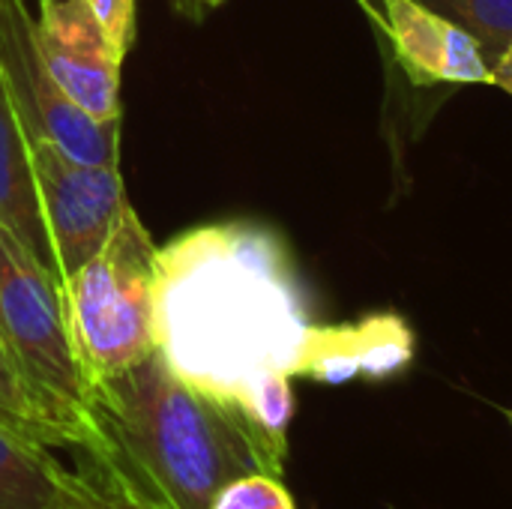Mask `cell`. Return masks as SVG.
Wrapping results in <instances>:
<instances>
[{
    "instance_id": "cell-1",
    "label": "cell",
    "mask_w": 512,
    "mask_h": 509,
    "mask_svg": "<svg viewBox=\"0 0 512 509\" xmlns=\"http://www.w3.org/2000/svg\"><path fill=\"white\" fill-rule=\"evenodd\" d=\"M309 306L285 240L255 222L189 228L156 255V351L186 384L246 402L297 378Z\"/></svg>"
},
{
    "instance_id": "cell-2",
    "label": "cell",
    "mask_w": 512,
    "mask_h": 509,
    "mask_svg": "<svg viewBox=\"0 0 512 509\" xmlns=\"http://www.w3.org/2000/svg\"><path fill=\"white\" fill-rule=\"evenodd\" d=\"M93 420L105 462L156 509H210L228 483L282 477L288 462V441L240 402L186 384L159 351L93 387Z\"/></svg>"
},
{
    "instance_id": "cell-3",
    "label": "cell",
    "mask_w": 512,
    "mask_h": 509,
    "mask_svg": "<svg viewBox=\"0 0 512 509\" xmlns=\"http://www.w3.org/2000/svg\"><path fill=\"white\" fill-rule=\"evenodd\" d=\"M0 345L78 456H108L93 420V393L75 357L63 285L54 270L0 225Z\"/></svg>"
},
{
    "instance_id": "cell-4",
    "label": "cell",
    "mask_w": 512,
    "mask_h": 509,
    "mask_svg": "<svg viewBox=\"0 0 512 509\" xmlns=\"http://www.w3.org/2000/svg\"><path fill=\"white\" fill-rule=\"evenodd\" d=\"M156 255L159 246L129 204L102 249L63 282L69 333L90 393L156 354Z\"/></svg>"
},
{
    "instance_id": "cell-5",
    "label": "cell",
    "mask_w": 512,
    "mask_h": 509,
    "mask_svg": "<svg viewBox=\"0 0 512 509\" xmlns=\"http://www.w3.org/2000/svg\"><path fill=\"white\" fill-rule=\"evenodd\" d=\"M0 78L30 144L48 141L84 165H120V120H93L63 93L39 54L36 18L21 0H0Z\"/></svg>"
},
{
    "instance_id": "cell-6",
    "label": "cell",
    "mask_w": 512,
    "mask_h": 509,
    "mask_svg": "<svg viewBox=\"0 0 512 509\" xmlns=\"http://www.w3.org/2000/svg\"><path fill=\"white\" fill-rule=\"evenodd\" d=\"M42 222L60 285L78 273L108 240L129 207L120 165H84L48 141H27Z\"/></svg>"
},
{
    "instance_id": "cell-7",
    "label": "cell",
    "mask_w": 512,
    "mask_h": 509,
    "mask_svg": "<svg viewBox=\"0 0 512 509\" xmlns=\"http://www.w3.org/2000/svg\"><path fill=\"white\" fill-rule=\"evenodd\" d=\"M36 42L48 72L81 111L102 123L123 117V60L111 51L99 21L84 0L39 9Z\"/></svg>"
},
{
    "instance_id": "cell-8",
    "label": "cell",
    "mask_w": 512,
    "mask_h": 509,
    "mask_svg": "<svg viewBox=\"0 0 512 509\" xmlns=\"http://www.w3.org/2000/svg\"><path fill=\"white\" fill-rule=\"evenodd\" d=\"M396 57L417 84H492V66L459 21L423 0H384Z\"/></svg>"
},
{
    "instance_id": "cell-9",
    "label": "cell",
    "mask_w": 512,
    "mask_h": 509,
    "mask_svg": "<svg viewBox=\"0 0 512 509\" xmlns=\"http://www.w3.org/2000/svg\"><path fill=\"white\" fill-rule=\"evenodd\" d=\"M414 357L411 327L393 315H366L351 324H312L297 363V378L345 384L354 378H387Z\"/></svg>"
},
{
    "instance_id": "cell-10",
    "label": "cell",
    "mask_w": 512,
    "mask_h": 509,
    "mask_svg": "<svg viewBox=\"0 0 512 509\" xmlns=\"http://www.w3.org/2000/svg\"><path fill=\"white\" fill-rule=\"evenodd\" d=\"M81 483V471H69L48 444L0 423V509H54Z\"/></svg>"
},
{
    "instance_id": "cell-11",
    "label": "cell",
    "mask_w": 512,
    "mask_h": 509,
    "mask_svg": "<svg viewBox=\"0 0 512 509\" xmlns=\"http://www.w3.org/2000/svg\"><path fill=\"white\" fill-rule=\"evenodd\" d=\"M0 225L12 231L24 246H30L54 270V255H51V243L36 195V180H33L30 147L15 117V108L9 102V93L3 87V78H0Z\"/></svg>"
},
{
    "instance_id": "cell-12",
    "label": "cell",
    "mask_w": 512,
    "mask_h": 509,
    "mask_svg": "<svg viewBox=\"0 0 512 509\" xmlns=\"http://www.w3.org/2000/svg\"><path fill=\"white\" fill-rule=\"evenodd\" d=\"M0 423L18 429L48 447H63L60 432L48 420L45 408L33 396V390L27 387V381L21 378V372L15 369V363L9 360L3 345H0Z\"/></svg>"
},
{
    "instance_id": "cell-13",
    "label": "cell",
    "mask_w": 512,
    "mask_h": 509,
    "mask_svg": "<svg viewBox=\"0 0 512 509\" xmlns=\"http://www.w3.org/2000/svg\"><path fill=\"white\" fill-rule=\"evenodd\" d=\"M459 21L483 45L489 66L512 42V0H423Z\"/></svg>"
},
{
    "instance_id": "cell-14",
    "label": "cell",
    "mask_w": 512,
    "mask_h": 509,
    "mask_svg": "<svg viewBox=\"0 0 512 509\" xmlns=\"http://www.w3.org/2000/svg\"><path fill=\"white\" fill-rule=\"evenodd\" d=\"M81 471V492L54 509H156L147 498H141L126 477L105 459L96 456H81L78 459Z\"/></svg>"
},
{
    "instance_id": "cell-15",
    "label": "cell",
    "mask_w": 512,
    "mask_h": 509,
    "mask_svg": "<svg viewBox=\"0 0 512 509\" xmlns=\"http://www.w3.org/2000/svg\"><path fill=\"white\" fill-rule=\"evenodd\" d=\"M210 509H297L282 477L273 474H246L228 483Z\"/></svg>"
},
{
    "instance_id": "cell-16",
    "label": "cell",
    "mask_w": 512,
    "mask_h": 509,
    "mask_svg": "<svg viewBox=\"0 0 512 509\" xmlns=\"http://www.w3.org/2000/svg\"><path fill=\"white\" fill-rule=\"evenodd\" d=\"M99 21L111 51L126 60L132 42H135V0H84Z\"/></svg>"
},
{
    "instance_id": "cell-17",
    "label": "cell",
    "mask_w": 512,
    "mask_h": 509,
    "mask_svg": "<svg viewBox=\"0 0 512 509\" xmlns=\"http://www.w3.org/2000/svg\"><path fill=\"white\" fill-rule=\"evenodd\" d=\"M492 84L512 93V42L492 60Z\"/></svg>"
},
{
    "instance_id": "cell-18",
    "label": "cell",
    "mask_w": 512,
    "mask_h": 509,
    "mask_svg": "<svg viewBox=\"0 0 512 509\" xmlns=\"http://www.w3.org/2000/svg\"><path fill=\"white\" fill-rule=\"evenodd\" d=\"M168 3H171L183 18H192V21H201V18H204V9H201L195 0H168Z\"/></svg>"
},
{
    "instance_id": "cell-19",
    "label": "cell",
    "mask_w": 512,
    "mask_h": 509,
    "mask_svg": "<svg viewBox=\"0 0 512 509\" xmlns=\"http://www.w3.org/2000/svg\"><path fill=\"white\" fill-rule=\"evenodd\" d=\"M195 3H198V6H201L204 12H207V9H216V6H222L225 0H195Z\"/></svg>"
},
{
    "instance_id": "cell-20",
    "label": "cell",
    "mask_w": 512,
    "mask_h": 509,
    "mask_svg": "<svg viewBox=\"0 0 512 509\" xmlns=\"http://www.w3.org/2000/svg\"><path fill=\"white\" fill-rule=\"evenodd\" d=\"M60 3H69V0H39V9H51V6H60Z\"/></svg>"
}]
</instances>
